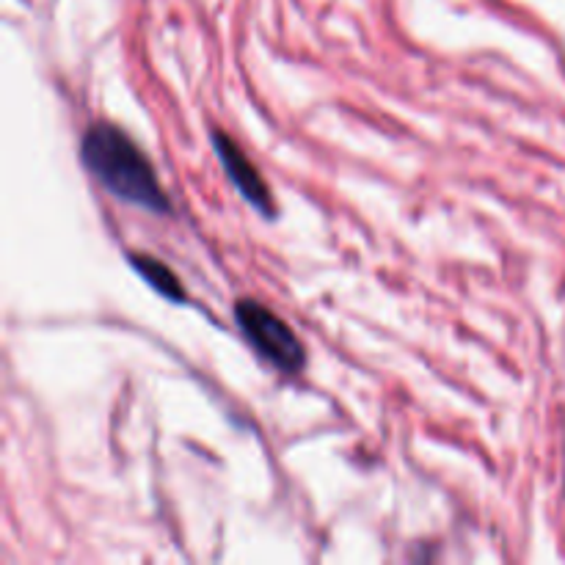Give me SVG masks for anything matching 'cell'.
I'll list each match as a JSON object with an SVG mask.
<instances>
[{"label":"cell","mask_w":565,"mask_h":565,"mask_svg":"<svg viewBox=\"0 0 565 565\" xmlns=\"http://www.w3.org/2000/svg\"><path fill=\"white\" fill-rule=\"evenodd\" d=\"M81 160L88 174L119 202L152 215L171 213V199L166 196L154 166L141 147L110 121H97L83 132Z\"/></svg>","instance_id":"cell-1"},{"label":"cell","mask_w":565,"mask_h":565,"mask_svg":"<svg viewBox=\"0 0 565 565\" xmlns=\"http://www.w3.org/2000/svg\"><path fill=\"white\" fill-rule=\"evenodd\" d=\"M235 323L265 362H270L281 373H301L307 364V351L290 323L281 320L274 309L243 298L235 303Z\"/></svg>","instance_id":"cell-2"},{"label":"cell","mask_w":565,"mask_h":565,"mask_svg":"<svg viewBox=\"0 0 565 565\" xmlns=\"http://www.w3.org/2000/svg\"><path fill=\"white\" fill-rule=\"evenodd\" d=\"M213 149H215V154H218V160H221V166H224L230 182L237 188V193H241V196L246 199V202L252 204L259 215H265V218H274L276 204H274V196H270V188H268V182L259 177V171L254 169V163L248 160V154L243 152V149L237 147V143L232 141L224 130H213Z\"/></svg>","instance_id":"cell-3"},{"label":"cell","mask_w":565,"mask_h":565,"mask_svg":"<svg viewBox=\"0 0 565 565\" xmlns=\"http://www.w3.org/2000/svg\"><path fill=\"white\" fill-rule=\"evenodd\" d=\"M127 259H130L132 268L143 276V281H147L149 287H154L160 296L169 298V301H174V303L188 301V292H185V287H182V281L177 279L174 270H171L166 263H160L158 257H149V254L136 252V254H127Z\"/></svg>","instance_id":"cell-4"}]
</instances>
